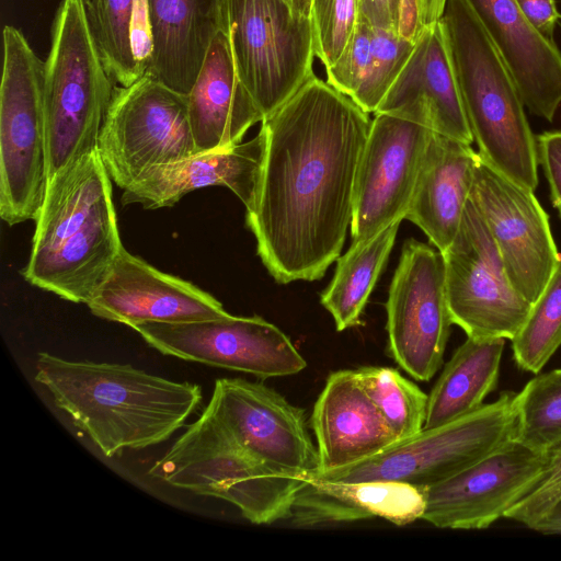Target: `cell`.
<instances>
[{"mask_svg":"<svg viewBox=\"0 0 561 561\" xmlns=\"http://www.w3.org/2000/svg\"><path fill=\"white\" fill-rule=\"evenodd\" d=\"M265 151L247 225L279 284L316 280L341 255L371 121L316 76L262 122Z\"/></svg>","mask_w":561,"mask_h":561,"instance_id":"cell-1","label":"cell"},{"mask_svg":"<svg viewBox=\"0 0 561 561\" xmlns=\"http://www.w3.org/2000/svg\"><path fill=\"white\" fill-rule=\"evenodd\" d=\"M34 379L106 456L169 439L195 412L202 389L125 364L39 353Z\"/></svg>","mask_w":561,"mask_h":561,"instance_id":"cell-2","label":"cell"},{"mask_svg":"<svg viewBox=\"0 0 561 561\" xmlns=\"http://www.w3.org/2000/svg\"><path fill=\"white\" fill-rule=\"evenodd\" d=\"M112 179L99 151L49 180L24 278L76 304H87L124 248Z\"/></svg>","mask_w":561,"mask_h":561,"instance_id":"cell-3","label":"cell"},{"mask_svg":"<svg viewBox=\"0 0 561 561\" xmlns=\"http://www.w3.org/2000/svg\"><path fill=\"white\" fill-rule=\"evenodd\" d=\"M440 23L478 153L512 181L535 191L537 140L506 65L463 0H447Z\"/></svg>","mask_w":561,"mask_h":561,"instance_id":"cell-4","label":"cell"},{"mask_svg":"<svg viewBox=\"0 0 561 561\" xmlns=\"http://www.w3.org/2000/svg\"><path fill=\"white\" fill-rule=\"evenodd\" d=\"M112 80L94 37L90 0H61L45 60L49 180L98 150Z\"/></svg>","mask_w":561,"mask_h":561,"instance_id":"cell-5","label":"cell"},{"mask_svg":"<svg viewBox=\"0 0 561 561\" xmlns=\"http://www.w3.org/2000/svg\"><path fill=\"white\" fill-rule=\"evenodd\" d=\"M149 474L174 488L227 501L256 525L291 517L305 482L252 457L205 410Z\"/></svg>","mask_w":561,"mask_h":561,"instance_id":"cell-6","label":"cell"},{"mask_svg":"<svg viewBox=\"0 0 561 561\" xmlns=\"http://www.w3.org/2000/svg\"><path fill=\"white\" fill-rule=\"evenodd\" d=\"M2 35L0 216L13 226L37 218L49 183L45 61L16 27Z\"/></svg>","mask_w":561,"mask_h":561,"instance_id":"cell-7","label":"cell"},{"mask_svg":"<svg viewBox=\"0 0 561 561\" xmlns=\"http://www.w3.org/2000/svg\"><path fill=\"white\" fill-rule=\"evenodd\" d=\"M218 26L227 34L239 78L264 118L314 73L308 18L286 0H215Z\"/></svg>","mask_w":561,"mask_h":561,"instance_id":"cell-8","label":"cell"},{"mask_svg":"<svg viewBox=\"0 0 561 561\" xmlns=\"http://www.w3.org/2000/svg\"><path fill=\"white\" fill-rule=\"evenodd\" d=\"M515 398V392L505 391L494 402L440 426L423 428L376 456L344 468L312 472L306 478L332 482L397 481L426 489L513 437Z\"/></svg>","mask_w":561,"mask_h":561,"instance_id":"cell-9","label":"cell"},{"mask_svg":"<svg viewBox=\"0 0 561 561\" xmlns=\"http://www.w3.org/2000/svg\"><path fill=\"white\" fill-rule=\"evenodd\" d=\"M98 151L123 191L150 168L196 154L187 94L147 75L116 88Z\"/></svg>","mask_w":561,"mask_h":561,"instance_id":"cell-10","label":"cell"},{"mask_svg":"<svg viewBox=\"0 0 561 561\" xmlns=\"http://www.w3.org/2000/svg\"><path fill=\"white\" fill-rule=\"evenodd\" d=\"M442 254L453 323L467 337L512 341L533 304L511 283L486 224L470 197L457 234Z\"/></svg>","mask_w":561,"mask_h":561,"instance_id":"cell-11","label":"cell"},{"mask_svg":"<svg viewBox=\"0 0 561 561\" xmlns=\"http://www.w3.org/2000/svg\"><path fill=\"white\" fill-rule=\"evenodd\" d=\"M388 351L419 381L443 364L453 323L440 251L414 239L404 242L386 302Z\"/></svg>","mask_w":561,"mask_h":561,"instance_id":"cell-12","label":"cell"},{"mask_svg":"<svg viewBox=\"0 0 561 561\" xmlns=\"http://www.w3.org/2000/svg\"><path fill=\"white\" fill-rule=\"evenodd\" d=\"M160 353L261 379L290 376L307 366L289 337L259 316L131 327Z\"/></svg>","mask_w":561,"mask_h":561,"instance_id":"cell-13","label":"cell"},{"mask_svg":"<svg viewBox=\"0 0 561 561\" xmlns=\"http://www.w3.org/2000/svg\"><path fill=\"white\" fill-rule=\"evenodd\" d=\"M204 410L241 448L272 469L298 478L318 470L305 411L264 383L217 379Z\"/></svg>","mask_w":561,"mask_h":561,"instance_id":"cell-14","label":"cell"},{"mask_svg":"<svg viewBox=\"0 0 561 561\" xmlns=\"http://www.w3.org/2000/svg\"><path fill=\"white\" fill-rule=\"evenodd\" d=\"M470 198L486 224L511 283L534 304L561 261L548 214L534 191L502 174L480 154Z\"/></svg>","mask_w":561,"mask_h":561,"instance_id":"cell-15","label":"cell"},{"mask_svg":"<svg viewBox=\"0 0 561 561\" xmlns=\"http://www.w3.org/2000/svg\"><path fill=\"white\" fill-rule=\"evenodd\" d=\"M432 134L416 123L375 114L355 179L352 242L404 219Z\"/></svg>","mask_w":561,"mask_h":561,"instance_id":"cell-16","label":"cell"},{"mask_svg":"<svg viewBox=\"0 0 561 561\" xmlns=\"http://www.w3.org/2000/svg\"><path fill=\"white\" fill-rule=\"evenodd\" d=\"M546 461L547 454L512 437L458 473L424 489L421 519L437 528H488L534 486Z\"/></svg>","mask_w":561,"mask_h":561,"instance_id":"cell-17","label":"cell"},{"mask_svg":"<svg viewBox=\"0 0 561 561\" xmlns=\"http://www.w3.org/2000/svg\"><path fill=\"white\" fill-rule=\"evenodd\" d=\"M85 305L94 316L130 328L144 322H192L229 314L210 294L157 270L125 248Z\"/></svg>","mask_w":561,"mask_h":561,"instance_id":"cell-18","label":"cell"},{"mask_svg":"<svg viewBox=\"0 0 561 561\" xmlns=\"http://www.w3.org/2000/svg\"><path fill=\"white\" fill-rule=\"evenodd\" d=\"M374 114H387L471 145L473 137L440 20L417 39Z\"/></svg>","mask_w":561,"mask_h":561,"instance_id":"cell-19","label":"cell"},{"mask_svg":"<svg viewBox=\"0 0 561 561\" xmlns=\"http://www.w3.org/2000/svg\"><path fill=\"white\" fill-rule=\"evenodd\" d=\"M506 65L534 115L552 122L561 105V51L515 0H463Z\"/></svg>","mask_w":561,"mask_h":561,"instance_id":"cell-20","label":"cell"},{"mask_svg":"<svg viewBox=\"0 0 561 561\" xmlns=\"http://www.w3.org/2000/svg\"><path fill=\"white\" fill-rule=\"evenodd\" d=\"M265 151L259 134L229 149L203 152L148 169L122 195V204L145 209L170 207L187 193L210 186L229 188L249 210L254 203Z\"/></svg>","mask_w":561,"mask_h":561,"instance_id":"cell-21","label":"cell"},{"mask_svg":"<svg viewBox=\"0 0 561 561\" xmlns=\"http://www.w3.org/2000/svg\"><path fill=\"white\" fill-rule=\"evenodd\" d=\"M311 425L319 457L314 472L354 465L398 442L355 370L329 375L314 403Z\"/></svg>","mask_w":561,"mask_h":561,"instance_id":"cell-22","label":"cell"},{"mask_svg":"<svg viewBox=\"0 0 561 561\" xmlns=\"http://www.w3.org/2000/svg\"><path fill=\"white\" fill-rule=\"evenodd\" d=\"M196 152L229 149L264 116L237 72L227 34L218 26L187 93Z\"/></svg>","mask_w":561,"mask_h":561,"instance_id":"cell-23","label":"cell"},{"mask_svg":"<svg viewBox=\"0 0 561 561\" xmlns=\"http://www.w3.org/2000/svg\"><path fill=\"white\" fill-rule=\"evenodd\" d=\"M478 159L471 145L433 131L404 219L440 252L457 234Z\"/></svg>","mask_w":561,"mask_h":561,"instance_id":"cell-24","label":"cell"},{"mask_svg":"<svg viewBox=\"0 0 561 561\" xmlns=\"http://www.w3.org/2000/svg\"><path fill=\"white\" fill-rule=\"evenodd\" d=\"M291 508L300 526L379 517L397 526L422 518L424 489L397 481L332 482L304 478Z\"/></svg>","mask_w":561,"mask_h":561,"instance_id":"cell-25","label":"cell"},{"mask_svg":"<svg viewBox=\"0 0 561 561\" xmlns=\"http://www.w3.org/2000/svg\"><path fill=\"white\" fill-rule=\"evenodd\" d=\"M152 55L146 75L187 94L218 28L215 0H146Z\"/></svg>","mask_w":561,"mask_h":561,"instance_id":"cell-26","label":"cell"},{"mask_svg":"<svg viewBox=\"0 0 561 561\" xmlns=\"http://www.w3.org/2000/svg\"><path fill=\"white\" fill-rule=\"evenodd\" d=\"M504 339L467 340L455 351L428 394L424 430L465 416L497 385Z\"/></svg>","mask_w":561,"mask_h":561,"instance_id":"cell-27","label":"cell"},{"mask_svg":"<svg viewBox=\"0 0 561 561\" xmlns=\"http://www.w3.org/2000/svg\"><path fill=\"white\" fill-rule=\"evenodd\" d=\"M400 222L394 221L369 240L352 242L346 253L337 257L332 280L320 299L331 313L336 331L360 323V316L394 244Z\"/></svg>","mask_w":561,"mask_h":561,"instance_id":"cell-28","label":"cell"},{"mask_svg":"<svg viewBox=\"0 0 561 561\" xmlns=\"http://www.w3.org/2000/svg\"><path fill=\"white\" fill-rule=\"evenodd\" d=\"M355 373L398 442L423 430L428 394L414 382L386 366H363Z\"/></svg>","mask_w":561,"mask_h":561,"instance_id":"cell-29","label":"cell"},{"mask_svg":"<svg viewBox=\"0 0 561 561\" xmlns=\"http://www.w3.org/2000/svg\"><path fill=\"white\" fill-rule=\"evenodd\" d=\"M138 0H90L94 37L111 78L128 87L145 76L135 56L133 32Z\"/></svg>","mask_w":561,"mask_h":561,"instance_id":"cell-30","label":"cell"},{"mask_svg":"<svg viewBox=\"0 0 561 561\" xmlns=\"http://www.w3.org/2000/svg\"><path fill=\"white\" fill-rule=\"evenodd\" d=\"M513 437L545 454L561 445V368L533 378L516 393Z\"/></svg>","mask_w":561,"mask_h":561,"instance_id":"cell-31","label":"cell"},{"mask_svg":"<svg viewBox=\"0 0 561 561\" xmlns=\"http://www.w3.org/2000/svg\"><path fill=\"white\" fill-rule=\"evenodd\" d=\"M560 346L561 261L512 340L513 357L522 370L538 374Z\"/></svg>","mask_w":561,"mask_h":561,"instance_id":"cell-32","label":"cell"},{"mask_svg":"<svg viewBox=\"0 0 561 561\" xmlns=\"http://www.w3.org/2000/svg\"><path fill=\"white\" fill-rule=\"evenodd\" d=\"M416 43L373 26L371 49L365 78L352 100L375 113L407 64Z\"/></svg>","mask_w":561,"mask_h":561,"instance_id":"cell-33","label":"cell"},{"mask_svg":"<svg viewBox=\"0 0 561 561\" xmlns=\"http://www.w3.org/2000/svg\"><path fill=\"white\" fill-rule=\"evenodd\" d=\"M359 18V0H312L309 20L313 50L324 68L332 66L352 37Z\"/></svg>","mask_w":561,"mask_h":561,"instance_id":"cell-34","label":"cell"},{"mask_svg":"<svg viewBox=\"0 0 561 561\" xmlns=\"http://www.w3.org/2000/svg\"><path fill=\"white\" fill-rule=\"evenodd\" d=\"M545 468L534 486L505 514L531 528L561 499V445L546 453Z\"/></svg>","mask_w":561,"mask_h":561,"instance_id":"cell-35","label":"cell"},{"mask_svg":"<svg viewBox=\"0 0 561 561\" xmlns=\"http://www.w3.org/2000/svg\"><path fill=\"white\" fill-rule=\"evenodd\" d=\"M373 26L360 15L355 31L336 61L325 69L327 82L350 99L359 89L368 67Z\"/></svg>","mask_w":561,"mask_h":561,"instance_id":"cell-36","label":"cell"},{"mask_svg":"<svg viewBox=\"0 0 561 561\" xmlns=\"http://www.w3.org/2000/svg\"><path fill=\"white\" fill-rule=\"evenodd\" d=\"M536 140L538 162L547 179L553 207L561 218V130L545 131Z\"/></svg>","mask_w":561,"mask_h":561,"instance_id":"cell-37","label":"cell"},{"mask_svg":"<svg viewBox=\"0 0 561 561\" xmlns=\"http://www.w3.org/2000/svg\"><path fill=\"white\" fill-rule=\"evenodd\" d=\"M530 23L547 38L553 39L561 14L554 0H515Z\"/></svg>","mask_w":561,"mask_h":561,"instance_id":"cell-38","label":"cell"},{"mask_svg":"<svg viewBox=\"0 0 561 561\" xmlns=\"http://www.w3.org/2000/svg\"><path fill=\"white\" fill-rule=\"evenodd\" d=\"M401 0H359V15L371 26L397 34Z\"/></svg>","mask_w":561,"mask_h":561,"instance_id":"cell-39","label":"cell"},{"mask_svg":"<svg viewBox=\"0 0 561 561\" xmlns=\"http://www.w3.org/2000/svg\"><path fill=\"white\" fill-rule=\"evenodd\" d=\"M530 529L542 534H561V499Z\"/></svg>","mask_w":561,"mask_h":561,"instance_id":"cell-40","label":"cell"},{"mask_svg":"<svg viewBox=\"0 0 561 561\" xmlns=\"http://www.w3.org/2000/svg\"><path fill=\"white\" fill-rule=\"evenodd\" d=\"M311 1L312 0H290L293 12L298 16L309 19Z\"/></svg>","mask_w":561,"mask_h":561,"instance_id":"cell-41","label":"cell"},{"mask_svg":"<svg viewBox=\"0 0 561 561\" xmlns=\"http://www.w3.org/2000/svg\"><path fill=\"white\" fill-rule=\"evenodd\" d=\"M286 1H288L290 3V0H286Z\"/></svg>","mask_w":561,"mask_h":561,"instance_id":"cell-42","label":"cell"}]
</instances>
